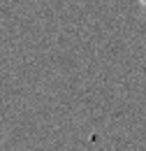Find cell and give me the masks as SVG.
I'll list each match as a JSON object with an SVG mask.
<instances>
[{"instance_id": "obj_1", "label": "cell", "mask_w": 146, "mask_h": 151, "mask_svg": "<svg viewBox=\"0 0 146 151\" xmlns=\"http://www.w3.org/2000/svg\"><path fill=\"white\" fill-rule=\"evenodd\" d=\"M137 2L142 5V9H144V12H146V0H137Z\"/></svg>"}]
</instances>
